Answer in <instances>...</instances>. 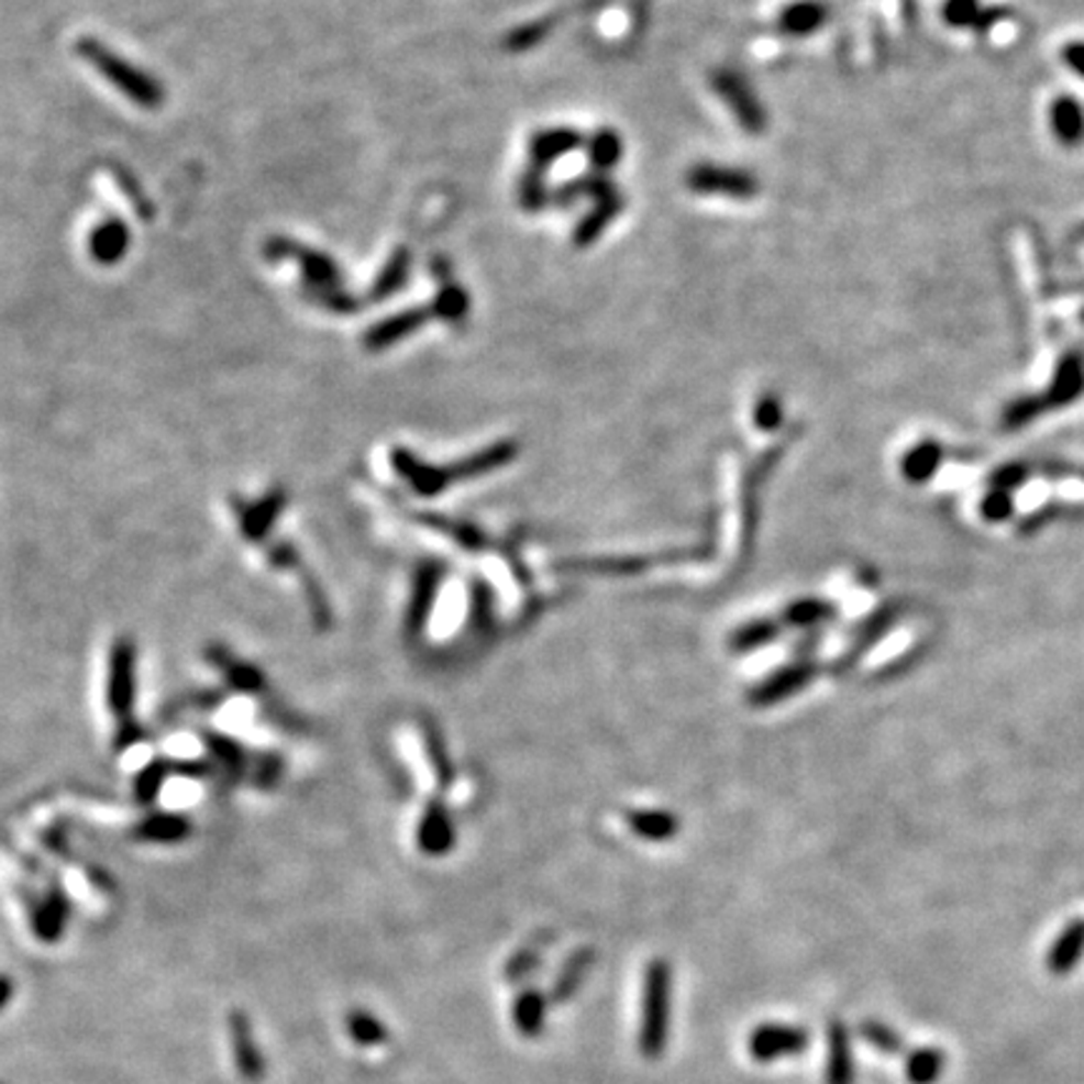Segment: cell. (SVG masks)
<instances>
[{
    "label": "cell",
    "mask_w": 1084,
    "mask_h": 1084,
    "mask_svg": "<svg viewBox=\"0 0 1084 1084\" xmlns=\"http://www.w3.org/2000/svg\"><path fill=\"white\" fill-rule=\"evenodd\" d=\"M545 1017H547V1004L540 992L528 989L515 999L512 1021L515 1029H518L522 1037H538L542 1029H545Z\"/></svg>",
    "instance_id": "obj_13"
},
{
    "label": "cell",
    "mask_w": 1084,
    "mask_h": 1084,
    "mask_svg": "<svg viewBox=\"0 0 1084 1084\" xmlns=\"http://www.w3.org/2000/svg\"><path fill=\"white\" fill-rule=\"evenodd\" d=\"M826 21V8L816 0H798L790 3L778 18V29L788 35H808L821 29Z\"/></svg>",
    "instance_id": "obj_14"
},
{
    "label": "cell",
    "mask_w": 1084,
    "mask_h": 1084,
    "mask_svg": "<svg viewBox=\"0 0 1084 1084\" xmlns=\"http://www.w3.org/2000/svg\"><path fill=\"white\" fill-rule=\"evenodd\" d=\"M279 502H284V497L279 493H272L269 497H266V500H262L259 505H252V508L234 502V510L239 515V526H242L244 535L252 538V540L262 538L264 532L269 530L274 515L279 512Z\"/></svg>",
    "instance_id": "obj_17"
},
{
    "label": "cell",
    "mask_w": 1084,
    "mask_h": 1084,
    "mask_svg": "<svg viewBox=\"0 0 1084 1084\" xmlns=\"http://www.w3.org/2000/svg\"><path fill=\"white\" fill-rule=\"evenodd\" d=\"M234 1032H236V1050L242 1052V1064H244V1072L248 1074V1077H259L262 1074V1060H259V1052H256V1047L252 1044V1035H248V1027H246V1019L242 1021H236L234 1025Z\"/></svg>",
    "instance_id": "obj_29"
},
{
    "label": "cell",
    "mask_w": 1084,
    "mask_h": 1084,
    "mask_svg": "<svg viewBox=\"0 0 1084 1084\" xmlns=\"http://www.w3.org/2000/svg\"><path fill=\"white\" fill-rule=\"evenodd\" d=\"M301 291H305V297L312 301V305L327 309V312L352 314L360 309V301L354 299L344 287H301Z\"/></svg>",
    "instance_id": "obj_26"
},
{
    "label": "cell",
    "mask_w": 1084,
    "mask_h": 1084,
    "mask_svg": "<svg viewBox=\"0 0 1084 1084\" xmlns=\"http://www.w3.org/2000/svg\"><path fill=\"white\" fill-rule=\"evenodd\" d=\"M808 1044V1032L801 1027L788 1025H761L753 1029L749 1039L751 1057L759 1062H773L781 1057H794L804 1052Z\"/></svg>",
    "instance_id": "obj_7"
},
{
    "label": "cell",
    "mask_w": 1084,
    "mask_h": 1084,
    "mask_svg": "<svg viewBox=\"0 0 1084 1084\" xmlns=\"http://www.w3.org/2000/svg\"><path fill=\"white\" fill-rule=\"evenodd\" d=\"M410 269H412L410 248H405V246L397 248V252L387 259V264L381 266V272L377 274L375 284H372L369 301H381V299L392 297L395 291L402 289L407 279H410Z\"/></svg>",
    "instance_id": "obj_12"
},
{
    "label": "cell",
    "mask_w": 1084,
    "mask_h": 1084,
    "mask_svg": "<svg viewBox=\"0 0 1084 1084\" xmlns=\"http://www.w3.org/2000/svg\"><path fill=\"white\" fill-rule=\"evenodd\" d=\"M131 248V229L121 217H106L88 236V254L101 266H115Z\"/></svg>",
    "instance_id": "obj_9"
},
{
    "label": "cell",
    "mask_w": 1084,
    "mask_h": 1084,
    "mask_svg": "<svg viewBox=\"0 0 1084 1084\" xmlns=\"http://www.w3.org/2000/svg\"><path fill=\"white\" fill-rule=\"evenodd\" d=\"M585 144H588V156L595 172L608 174L620 162V156H623V139L612 129L595 131L590 139H585Z\"/></svg>",
    "instance_id": "obj_18"
},
{
    "label": "cell",
    "mask_w": 1084,
    "mask_h": 1084,
    "mask_svg": "<svg viewBox=\"0 0 1084 1084\" xmlns=\"http://www.w3.org/2000/svg\"><path fill=\"white\" fill-rule=\"evenodd\" d=\"M688 189L696 193H718L731 199H751L759 193V181L739 168L700 164L688 172Z\"/></svg>",
    "instance_id": "obj_5"
},
{
    "label": "cell",
    "mask_w": 1084,
    "mask_h": 1084,
    "mask_svg": "<svg viewBox=\"0 0 1084 1084\" xmlns=\"http://www.w3.org/2000/svg\"><path fill=\"white\" fill-rule=\"evenodd\" d=\"M623 207H626V199L620 191L612 193V197H608V199L595 201V207L583 217L580 224L575 226L573 244L577 248H583V246H590V244L598 242V239L602 236V231L610 226V221L616 219L620 211H623Z\"/></svg>",
    "instance_id": "obj_11"
},
{
    "label": "cell",
    "mask_w": 1084,
    "mask_h": 1084,
    "mask_svg": "<svg viewBox=\"0 0 1084 1084\" xmlns=\"http://www.w3.org/2000/svg\"><path fill=\"white\" fill-rule=\"evenodd\" d=\"M778 414H781V410H778L776 399H773V397L761 399V402H759V410H756V422H759V428H763V430L776 428Z\"/></svg>",
    "instance_id": "obj_34"
},
{
    "label": "cell",
    "mask_w": 1084,
    "mask_h": 1084,
    "mask_svg": "<svg viewBox=\"0 0 1084 1084\" xmlns=\"http://www.w3.org/2000/svg\"><path fill=\"white\" fill-rule=\"evenodd\" d=\"M861 1035H864L871 1044L878 1047L884 1052H896L899 1050V1039L892 1032V1029L884 1025H876V1021H869V1025L861 1027Z\"/></svg>",
    "instance_id": "obj_32"
},
{
    "label": "cell",
    "mask_w": 1084,
    "mask_h": 1084,
    "mask_svg": "<svg viewBox=\"0 0 1084 1084\" xmlns=\"http://www.w3.org/2000/svg\"><path fill=\"white\" fill-rule=\"evenodd\" d=\"M1084 952V921H1074L1064 934L1057 939V944L1050 954V970L1054 974H1068L1074 964L1080 962Z\"/></svg>",
    "instance_id": "obj_19"
},
{
    "label": "cell",
    "mask_w": 1084,
    "mask_h": 1084,
    "mask_svg": "<svg viewBox=\"0 0 1084 1084\" xmlns=\"http://www.w3.org/2000/svg\"><path fill=\"white\" fill-rule=\"evenodd\" d=\"M209 749L217 753L219 761H224V766L229 768H239L242 766V751H239V745L234 741H229V739H219V735H209Z\"/></svg>",
    "instance_id": "obj_33"
},
{
    "label": "cell",
    "mask_w": 1084,
    "mask_h": 1084,
    "mask_svg": "<svg viewBox=\"0 0 1084 1084\" xmlns=\"http://www.w3.org/2000/svg\"><path fill=\"white\" fill-rule=\"evenodd\" d=\"M714 88L745 131L761 133L766 129V111H763V106L741 76L731 74V70H721V74L714 76Z\"/></svg>",
    "instance_id": "obj_6"
},
{
    "label": "cell",
    "mask_w": 1084,
    "mask_h": 1084,
    "mask_svg": "<svg viewBox=\"0 0 1084 1084\" xmlns=\"http://www.w3.org/2000/svg\"><path fill=\"white\" fill-rule=\"evenodd\" d=\"M980 15V0H947L944 5V18L952 25H976Z\"/></svg>",
    "instance_id": "obj_30"
},
{
    "label": "cell",
    "mask_w": 1084,
    "mask_h": 1084,
    "mask_svg": "<svg viewBox=\"0 0 1084 1084\" xmlns=\"http://www.w3.org/2000/svg\"><path fill=\"white\" fill-rule=\"evenodd\" d=\"M583 144H585L583 133H577L575 129H545V131H540L530 141L532 166H540V168L553 166L557 162V158L573 154V151L580 148Z\"/></svg>",
    "instance_id": "obj_10"
},
{
    "label": "cell",
    "mask_w": 1084,
    "mask_h": 1084,
    "mask_svg": "<svg viewBox=\"0 0 1084 1084\" xmlns=\"http://www.w3.org/2000/svg\"><path fill=\"white\" fill-rule=\"evenodd\" d=\"M550 29V23H542V21H535V23H530V25H522V29L515 31L510 35V41H508V46L512 51H528L535 46V43L542 41V35L547 33Z\"/></svg>",
    "instance_id": "obj_31"
},
{
    "label": "cell",
    "mask_w": 1084,
    "mask_h": 1084,
    "mask_svg": "<svg viewBox=\"0 0 1084 1084\" xmlns=\"http://www.w3.org/2000/svg\"><path fill=\"white\" fill-rule=\"evenodd\" d=\"M671 989H673L671 966L665 959H655L645 972L641 1035H638V1047H641V1052L648 1057V1060L661 1057L665 1052V1044H668Z\"/></svg>",
    "instance_id": "obj_2"
},
{
    "label": "cell",
    "mask_w": 1084,
    "mask_h": 1084,
    "mask_svg": "<svg viewBox=\"0 0 1084 1084\" xmlns=\"http://www.w3.org/2000/svg\"><path fill=\"white\" fill-rule=\"evenodd\" d=\"M166 771H168L166 761H154L151 766H146L144 771L139 773L136 776V796H139L141 804H151L158 796V790H162V786H164Z\"/></svg>",
    "instance_id": "obj_28"
},
{
    "label": "cell",
    "mask_w": 1084,
    "mask_h": 1084,
    "mask_svg": "<svg viewBox=\"0 0 1084 1084\" xmlns=\"http://www.w3.org/2000/svg\"><path fill=\"white\" fill-rule=\"evenodd\" d=\"M109 168H111L115 184H119V189L126 193V199L133 207V211H136V214L146 221L154 219V203H151L148 193L144 191V186H141L136 176H133L131 168L119 166V164H111Z\"/></svg>",
    "instance_id": "obj_25"
},
{
    "label": "cell",
    "mask_w": 1084,
    "mask_h": 1084,
    "mask_svg": "<svg viewBox=\"0 0 1084 1084\" xmlns=\"http://www.w3.org/2000/svg\"><path fill=\"white\" fill-rule=\"evenodd\" d=\"M590 964H593V952H590V949H583V952H575L571 959H567V964L563 966V972H560L557 980H555L553 999L555 1002L571 999L577 986L583 984L585 974H588V970H590Z\"/></svg>",
    "instance_id": "obj_23"
},
{
    "label": "cell",
    "mask_w": 1084,
    "mask_h": 1084,
    "mask_svg": "<svg viewBox=\"0 0 1084 1084\" xmlns=\"http://www.w3.org/2000/svg\"><path fill=\"white\" fill-rule=\"evenodd\" d=\"M189 831H191V823H189V819H186V816L162 814V816H154V819H146L144 823H141L136 837L146 839V841L172 843V841L184 839Z\"/></svg>",
    "instance_id": "obj_21"
},
{
    "label": "cell",
    "mask_w": 1084,
    "mask_h": 1084,
    "mask_svg": "<svg viewBox=\"0 0 1084 1084\" xmlns=\"http://www.w3.org/2000/svg\"><path fill=\"white\" fill-rule=\"evenodd\" d=\"M434 319H442L447 324H460L465 322V317L469 312V297L467 291L457 287V284H444L440 289V295L434 297L430 305Z\"/></svg>",
    "instance_id": "obj_22"
},
{
    "label": "cell",
    "mask_w": 1084,
    "mask_h": 1084,
    "mask_svg": "<svg viewBox=\"0 0 1084 1084\" xmlns=\"http://www.w3.org/2000/svg\"><path fill=\"white\" fill-rule=\"evenodd\" d=\"M346 1027H350V1035L357 1044L362 1047H377L387 1042V1027L385 1021H379L375 1015L364 1009H354L346 1017Z\"/></svg>",
    "instance_id": "obj_24"
},
{
    "label": "cell",
    "mask_w": 1084,
    "mask_h": 1084,
    "mask_svg": "<svg viewBox=\"0 0 1084 1084\" xmlns=\"http://www.w3.org/2000/svg\"><path fill=\"white\" fill-rule=\"evenodd\" d=\"M133 668H136V648H133L131 638H119L109 657V708L121 721L119 726L131 723L133 693H136Z\"/></svg>",
    "instance_id": "obj_4"
},
{
    "label": "cell",
    "mask_w": 1084,
    "mask_h": 1084,
    "mask_svg": "<svg viewBox=\"0 0 1084 1084\" xmlns=\"http://www.w3.org/2000/svg\"><path fill=\"white\" fill-rule=\"evenodd\" d=\"M76 53L84 64L91 66L96 74L103 76L115 91H121L126 99L144 111H158L166 101V88L154 74L146 68L131 64L121 53L106 46L103 41L86 35L78 38Z\"/></svg>",
    "instance_id": "obj_1"
},
{
    "label": "cell",
    "mask_w": 1084,
    "mask_h": 1084,
    "mask_svg": "<svg viewBox=\"0 0 1084 1084\" xmlns=\"http://www.w3.org/2000/svg\"><path fill=\"white\" fill-rule=\"evenodd\" d=\"M430 319H434L430 307H412L405 309V312L389 314L385 319H379L375 327L367 329V334H364V346H367L369 352L389 350V346H395L397 342H402L410 334H414L417 329H422Z\"/></svg>",
    "instance_id": "obj_8"
},
{
    "label": "cell",
    "mask_w": 1084,
    "mask_h": 1084,
    "mask_svg": "<svg viewBox=\"0 0 1084 1084\" xmlns=\"http://www.w3.org/2000/svg\"><path fill=\"white\" fill-rule=\"evenodd\" d=\"M1064 60H1068L1080 76H1084V43H1072V46L1064 48Z\"/></svg>",
    "instance_id": "obj_35"
},
{
    "label": "cell",
    "mask_w": 1084,
    "mask_h": 1084,
    "mask_svg": "<svg viewBox=\"0 0 1084 1084\" xmlns=\"http://www.w3.org/2000/svg\"><path fill=\"white\" fill-rule=\"evenodd\" d=\"M266 262H295L301 269V287H344V274L332 256L319 248L305 246L289 236H269L264 244Z\"/></svg>",
    "instance_id": "obj_3"
},
{
    "label": "cell",
    "mask_w": 1084,
    "mask_h": 1084,
    "mask_svg": "<svg viewBox=\"0 0 1084 1084\" xmlns=\"http://www.w3.org/2000/svg\"><path fill=\"white\" fill-rule=\"evenodd\" d=\"M518 199H520V207L530 211V214L542 211L550 201H553V191L547 189V181H545V168L530 166L528 172L522 174L520 186H518Z\"/></svg>",
    "instance_id": "obj_20"
},
{
    "label": "cell",
    "mask_w": 1084,
    "mask_h": 1084,
    "mask_svg": "<svg viewBox=\"0 0 1084 1084\" xmlns=\"http://www.w3.org/2000/svg\"><path fill=\"white\" fill-rule=\"evenodd\" d=\"M829 1039H831V1050H829V1072H826V1082L854 1084V1064H851L847 1029H843L839 1021H833Z\"/></svg>",
    "instance_id": "obj_15"
},
{
    "label": "cell",
    "mask_w": 1084,
    "mask_h": 1084,
    "mask_svg": "<svg viewBox=\"0 0 1084 1084\" xmlns=\"http://www.w3.org/2000/svg\"><path fill=\"white\" fill-rule=\"evenodd\" d=\"M941 1070H944V1054L937 1050H921L909 1060V1074L911 1084H931L934 1082Z\"/></svg>",
    "instance_id": "obj_27"
},
{
    "label": "cell",
    "mask_w": 1084,
    "mask_h": 1084,
    "mask_svg": "<svg viewBox=\"0 0 1084 1084\" xmlns=\"http://www.w3.org/2000/svg\"><path fill=\"white\" fill-rule=\"evenodd\" d=\"M1052 129L1057 133V139L1062 144L1074 146L1080 144L1084 136V111L1080 109V103L1064 96V99H1057L1052 106Z\"/></svg>",
    "instance_id": "obj_16"
}]
</instances>
